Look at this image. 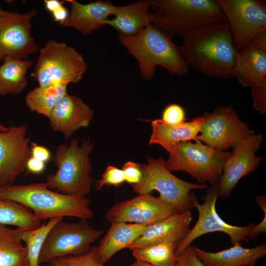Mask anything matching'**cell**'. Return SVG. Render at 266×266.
<instances>
[{
    "label": "cell",
    "mask_w": 266,
    "mask_h": 266,
    "mask_svg": "<svg viewBox=\"0 0 266 266\" xmlns=\"http://www.w3.org/2000/svg\"><path fill=\"white\" fill-rule=\"evenodd\" d=\"M182 37L179 50L189 66L211 77L233 78L237 51L227 21L202 25Z\"/></svg>",
    "instance_id": "cell-1"
},
{
    "label": "cell",
    "mask_w": 266,
    "mask_h": 266,
    "mask_svg": "<svg viewBox=\"0 0 266 266\" xmlns=\"http://www.w3.org/2000/svg\"><path fill=\"white\" fill-rule=\"evenodd\" d=\"M119 42L138 63L142 77L151 79L160 66L171 75L186 76L189 66L172 37L151 23L131 36L118 34Z\"/></svg>",
    "instance_id": "cell-2"
},
{
    "label": "cell",
    "mask_w": 266,
    "mask_h": 266,
    "mask_svg": "<svg viewBox=\"0 0 266 266\" xmlns=\"http://www.w3.org/2000/svg\"><path fill=\"white\" fill-rule=\"evenodd\" d=\"M0 198L23 204L41 221L64 217L88 220L94 216L90 200L53 191L45 182L0 186Z\"/></svg>",
    "instance_id": "cell-3"
},
{
    "label": "cell",
    "mask_w": 266,
    "mask_h": 266,
    "mask_svg": "<svg viewBox=\"0 0 266 266\" xmlns=\"http://www.w3.org/2000/svg\"><path fill=\"white\" fill-rule=\"evenodd\" d=\"M227 21L216 0H151L150 23L171 37L207 24Z\"/></svg>",
    "instance_id": "cell-4"
},
{
    "label": "cell",
    "mask_w": 266,
    "mask_h": 266,
    "mask_svg": "<svg viewBox=\"0 0 266 266\" xmlns=\"http://www.w3.org/2000/svg\"><path fill=\"white\" fill-rule=\"evenodd\" d=\"M94 144L90 138H72L69 145H59L52 160L58 168L55 173L48 175V187L58 192L86 197L91 191L94 181L91 176L90 154Z\"/></svg>",
    "instance_id": "cell-5"
},
{
    "label": "cell",
    "mask_w": 266,
    "mask_h": 266,
    "mask_svg": "<svg viewBox=\"0 0 266 266\" xmlns=\"http://www.w3.org/2000/svg\"><path fill=\"white\" fill-rule=\"evenodd\" d=\"M142 177L140 181L132 185L133 191L138 194H150L157 191L159 197L174 210L182 213L194 207L197 198L194 190H205L207 184H197L182 180L166 167L163 157L155 159L147 157V164H141Z\"/></svg>",
    "instance_id": "cell-6"
},
{
    "label": "cell",
    "mask_w": 266,
    "mask_h": 266,
    "mask_svg": "<svg viewBox=\"0 0 266 266\" xmlns=\"http://www.w3.org/2000/svg\"><path fill=\"white\" fill-rule=\"evenodd\" d=\"M39 51L32 73L39 86L77 83L87 70L83 55L64 42L50 40Z\"/></svg>",
    "instance_id": "cell-7"
},
{
    "label": "cell",
    "mask_w": 266,
    "mask_h": 266,
    "mask_svg": "<svg viewBox=\"0 0 266 266\" xmlns=\"http://www.w3.org/2000/svg\"><path fill=\"white\" fill-rule=\"evenodd\" d=\"M167 152L169 157L166 165L170 172H186L202 184L219 180L223 166L231 154L213 148L199 140L178 143Z\"/></svg>",
    "instance_id": "cell-8"
},
{
    "label": "cell",
    "mask_w": 266,
    "mask_h": 266,
    "mask_svg": "<svg viewBox=\"0 0 266 266\" xmlns=\"http://www.w3.org/2000/svg\"><path fill=\"white\" fill-rule=\"evenodd\" d=\"M103 233L102 230L93 228L86 219L73 223L61 220L48 233L40 253L39 263H49L59 258L86 254Z\"/></svg>",
    "instance_id": "cell-9"
},
{
    "label": "cell",
    "mask_w": 266,
    "mask_h": 266,
    "mask_svg": "<svg viewBox=\"0 0 266 266\" xmlns=\"http://www.w3.org/2000/svg\"><path fill=\"white\" fill-rule=\"evenodd\" d=\"M219 181L211 184L203 196V202L200 203L197 200L194 207L198 212L199 217L194 227L190 229L186 236L178 243L175 250L177 257L191 243L199 237L210 233L221 232L229 236L233 245H241L242 241L248 242L250 238V231L255 224L245 226H236L224 221L216 210Z\"/></svg>",
    "instance_id": "cell-10"
},
{
    "label": "cell",
    "mask_w": 266,
    "mask_h": 266,
    "mask_svg": "<svg viewBox=\"0 0 266 266\" xmlns=\"http://www.w3.org/2000/svg\"><path fill=\"white\" fill-rule=\"evenodd\" d=\"M229 24L237 52L256 36L266 33V6L259 0H216Z\"/></svg>",
    "instance_id": "cell-11"
},
{
    "label": "cell",
    "mask_w": 266,
    "mask_h": 266,
    "mask_svg": "<svg viewBox=\"0 0 266 266\" xmlns=\"http://www.w3.org/2000/svg\"><path fill=\"white\" fill-rule=\"evenodd\" d=\"M198 139L218 150L235 147L243 139L255 133L241 121L231 105L220 107L211 113L204 112Z\"/></svg>",
    "instance_id": "cell-12"
},
{
    "label": "cell",
    "mask_w": 266,
    "mask_h": 266,
    "mask_svg": "<svg viewBox=\"0 0 266 266\" xmlns=\"http://www.w3.org/2000/svg\"><path fill=\"white\" fill-rule=\"evenodd\" d=\"M37 12L36 8L23 13L5 11L0 18V63L5 56L27 59L39 50L31 33Z\"/></svg>",
    "instance_id": "cell-13"
},
{
    "label": "cell",
    "mask_w": 266,
    "mask_h": 266,
    "mask_svg": "<svg viewBox=\"0 0 266 266\" xmlns=\"http://www.w3.org/2000/svg\"><path fill=\"white\" fill-rule=\"evenodd\" d=\"M28 125L11 126L0 132V186L13 184L26 170L32 156Z\"/></svg>",
    "instance_id": "cell-14"
},
{
    "label": "cell",
    "mask_w": 266,
    "mask_h": 266,
    "mask_svg": "<svg viewBox=\"0 0 266 266\" xmlns=\"http://www.w3.org/2000/svg\"><path fill=\"white\" fill-rule=\"evenodd\" d=\"M264 138L255 132L243 139L233 148L226 162L218 186V195L223 199L228 197L238 182L255 170L263 159L256 155Z\"/></svg>",
    "instance_id": "cell-15"
},
{
    "label": "cell",
    "mask_w": 266,
    "mask_h": 266,
    "mask_svg": "<svg viewBox=\"0 0 266 266\" xmlns=\"http://www.w3.org/2000/svg\"><path fill=\"white\" fill-rule=\"evenodd\" d=\"M174 213L172 208L159 197L141 194L117 202L107 211L105 217L111 223L124 222L148 226Z\"/></svg>",
    "instance_id": "cell-16"
},
{
    "label": "cell",
    "mask_w": 266,
    "mask_h": 266,
    "mask_svg": "<svg viewBox=\"0 0 266 266\" xmlns=\"http://www.w3.org/2000/svg\"><path fill=\"white\" fill-rule=\"evenodd\" d=\"M233 75L244 87L266 83V33L256 36L236 52Z\"/></svg>",
    "instance_id": "cell-17"
},
{
    "label": "cell",
    "mask_w": 266,
    "mask_h": 266,
    "mask_svg": "<svg viewBox=\"0 0 266 266\" xmlns=\"http://www.w3.org/2000/svg\"><path fill=\"white\" fill-rule=\"evenodd\" d=\"M94 113L93 109L80 98L66 94L48 118L51 129L67 139L78 130L88 127Z\"/></svg>",
    "instance_id": "cell-18"
},
{
    "label": "cell",
    "mask_w": 266,
    "mask_h": 266,
    "mask_svg": "<svg viewBox=\"0 0 266 266\" xmlns=\"http://www.w3.org/2000/svg\"><path fill=\"white\" fill-rule=\"evenodd\" d=\"M70 10L63 26L72 28L83 35L91 34L106 25L113 15L116 5L110 1L98 0L86 4L75 0H67Z\"/></svg>",
    "instance_id": "cell-19"
},
{
    "label": "cell",
    "mask_w": 266,
    "mask_h": 266,
    "mask_svg": "<svg viewBox=\"0 0 266 266\" xmlns=\"http://www.w3.org/2000/svg\"><path fill=\"white\" fill-rule=\"evenodd\" d=\"M192 219L191 210L176 213L146 227L143 233L128 248H134L165 242H179L190 230Z\"/></svg>",
    "instance_id": "cell-20"
},
{
    "label": "cell",
    "mask_w": 266,
    "mask_h": 266,
    "mask_svg": "<svg viewBox=\"0 0 266 266\" xmlns=\"http://www.w3.org/2000/svg\"><path fill=\"white\" fill-rule=\"evenodd\" d=\"M204 119L203 116H198L191 121L176 125L166 124L161 119L152 120L149 143L160 145L168 151L178 143L199 140L198 137Z\"/></svg>",
    "instance_id": "cell-21"
},
{
    "label": "cell",
    "mask_w": 266,
    "mask_h": 266,
    "mask_svg": "<svg viewBox=\"0 0 266 266\" xmlns=\"http://www.w3.org/2000/svg\"><path fill=\"white\" fill-rule=\"evenodd\" d=\"M105 235L96 246L98 261L104 265L116 253L128 248L144 232L147 226L143 224L117 222L111 223Z\"/></svg>",
    "instance_id": "cell-22"
},
{
    "label": "cell",
    "mask_w": 266,
    "mask_h": 266,
    "mask_svg": "<svg viewBox=\"0 0 266 266\" xmlns=\"http://www.w3.org/2000/svg\"><path fill=\"white\" fill-rule=\"evenodd\" d=\"M195 252L205 266H247L256 265L258 259L266 255V244L244 248L236 244L217 252L205 251L194 246Z\"/></svg>",
    "instance_id": "cell-23"
},
{
    "label": "cell",
    "mask_w": 266,
    "mask_h": 266,
    "mask_svg": "<svg viewBox=\"0 0 266 266\" xmlns=\"http://www.w3.org/2000/svg\"><path fill=\"white\" fill-rule=\"evenodd\" d=\"M151 0H141L123 6H116L113 19L106 25L114 28L118 34L131 36L150 24Z\"/></svg>",
    "instance_id": "cell-24"
},
{
    "label": "cell",
    "mask_w": 266,
    "mask_h": 266,
    "mask_svg": "<svg viewBox=\"0 0 266 266\" xmlns=\"http://www.w3.org/2000/svg\"><path fill=\"white\" fill-rule=\"evenodd\" d=\"M33 63L28 59L5 56L0 65V95H18L27 87V72Z\"/></svg>",
    "instance_id": "cell-25"
},
{
    "label": "cell",
    "mask_w": 266,
    "mask_h": 266,
    "mask_svg": "<svg viewBox=\"0 0 266 266\" xmlns=\"http://www.w3.org/2000/svg\"><path fill=\"white\" fill-rule=\"evenodd\" d=\"M21 230L0 224V266H29Z\"/></svg>",
    "instance_id": "cell-26"
},
{
    "label": "cell",
    "mask_w": 266,
    "mask_h": 266,
    "mask_svg": "<svg viewBox=\"0 0 266 266\" xmlns=\"http://www.w3.org/2000/svg\"><path fill=\"white\" fill-rule=\"evenodd\" d=\"M68 84L60 83L38 86L27 94L25 103L29 109L48 118L55 106L67 93Z\"/></svg>",
    "instance_id": "cell-27"
},
{
    "label": "cell",
    "mask_w": 266,
    "mask_h": 266,
    "mask_svg": "<svg viewBox=\"0 0 266 266\" xmlns=\"http://www.w3.org/2000/svg\"><path fill=\"white\" fill-rule=\"evenodd\" d=\"M42 224L33 211L15 201L0 198V224L16 227L21 230L34 229Z\"/></svg>",
    "instance_id": "cell-28"
},
{
    "label": "cell",
    "mask_w": 266,
    "mask_h": 266,
    "mask_svg": "<svg viewBox=\"0 0 266 266\" xmlns=\"http://www.w3.org/2000/svg\"><path fill=\"white\" fill-rule=\"evenodd\" d=\"M178 243L176 241H165L131 250L136 261L158 266H174L177 261L175 250Z\"/></svg>",
    "instance_id": "cell-29"
},
{
    "label": "cell",
    "mask_w": 266,
    "mask_h": 266,
    "mask_svg": "<svg viewBox=\"0 0 266 266\" xmlns=\"http://www.w3.org/2000/svg\"><path fill=\"white\" fill-rule=\"evenodd\" d=\"M63 219L62 217L53 218L34 229L21 230V237L27 249L29 266H40L39 257L47 235L52 228Z\"/></svg>",
    "instance_id": "cell-30"
},
{
    "label": "cell",
    "mask_w": 266,
    "mask_h": 266,
    "mask_svg": "<svg viewBox=\"0 0 266 266\" xmlns=\"http://www.w3.org/2000/svg\"><path fill=\"white\" fill-rule=\"evenodd\" d=\"M96 246H92L86 254L79 256H68L59 258L51 261L53 266H104L98 260Z\"/></svg>",
    "instance_id": "cell-31"
},
{
    "label": "cell",
    "mask_w": 266,
    "mask_h": 266,
    "mask_svg": "<svg viewBox=\"0 0 266 266\" xmlns=\"http://www.w3.org/2000/svg\"><path fill=\"white\" fill-rule=\"evenodd\" d=\"M125 182L124 173L121 169L115 166H108L100 179L94 182L96 190H100L103 186L119 187Z\"/></svg>",
    "instance_id": "cell-32"
},
{
    "label": "cell",
    "mask_w": 266,
    "mask_h": 266,
    "mask_svg": "<svg viewBox=\"0 0 266 266\" xmlns=\"http://www.w3.org/2000/svg\"><path fill=\"white\" fill-rule=\"evenodd\" d=\"M161 119L170 125L181 124L186 120V113L182 106L175 103L169 104L164 108Z\"/></svg>",
    "instance_id": "cell-33"
},
{
    "label": "cell",
    "mask_w": 266,
    "mask_h": 266,
    "mask_svg": "<svg viewBox=\"0 0 266 266\" xmlns=\"http://www.w3.org/2000/svg\"><path fill=\"white\" fill-rule=\"evenodd\" d=\"M250 88L253 106L260 113L265 114L266 112V83Z\"/></svg>",
    "instance_id": "cell-34"
},
{
    "label": "cell",
    "mask_w": 266,
    "mask_h": 266,
    "mask_svg": "<svg viewBox=\"0 0 266 266\" xmlns=\"http://www.w3.org/2000/svg\"><path fill=\"white\" fill-rule=\"evenodd\" d=\"M174 266H205L197 255L194 246L189 245L177 256Z\"/></svg>",
    "instance_id": "cell-35"
},
{
    "label": "cell",
    "mask_w": 266,
    "mask_h": 266,
    "mask_svg": "<svg viewBox=\"0 0 266 266\" xmlns=\"http://www.w3.org/2000/svg\"><path fill=\"white\" fill-rule=\"evenodd\" d=\"M125 182L133 185L138 183L142 177L141 164L128 161L125 163L122 169Z\"/></svg>",
    "instance_id": "cell-36"
},
{
    "label": "cell",
    "mask_w": 266,
    "mask_h": 266,
    "mask_svg": "<svg viewBox=\"0 0 266 266\" xmlns=\"http://www.w3.org/2000/svg\"><path fill=\"white\" fill-rule=\"evenodd\" d=\"M31 150L32 156L45 163L51 157V152L48 148L33 141L31 142Z\"/></svg>",
    "instance_id": "cell-37"
},
{
    "label": "cell",
    "mask_w": 266,
    "mask_h": 266,
    "mask_svg": "<svg viewBox=\"0 0 266 266\" xmlns=\"http://www.w3.org/2000/svg\"><path fill=\"white\" fill-rule=\"evenodd\" d=\"M45 163L31 156L27 162L26 170L33 174H40L45 169Z\"/></svg>",
    "instance_id": "cell-38"
},
{
    "label": "cell",
    "mask_w": 266,
    "mask_h": 266,
    "mask_svg": "<svg viewBox=\"0 0 266 266\" xmlns=\"http://www.w3.org/2000/svg\"><path fill=\"white\" fill-rule=\"evenodd\" d=\"M51 14L54 21L59 23L62 25H63L69 15L67 9L63 5L60 6Z\"/></svg>",
    "instance_id": "cell-39"
},
{
    "label": "cell",
    "mask_w": 266,
    "mask_h": 266,
    "mask_svg": "<svg viewBox=\"0 0 266 266\" xmlns=\"http://www.w3.org/2000/svg\"><path fill=\"white\" fill-rule=\"evenodd\" d=\"M63 2L64 1H60L58 0H44V5L46 9L51 13L53 12L54 11L63 5Z\"/></svg>",
    "instance_id": "cell-40"
},
{
    "label": "cell",
    "mask_w": 266,
    "mask_h": 266,
    "mask_svg": "<svg viewBox=\"0 0 266 266\" xmlns=\"http://www.w3.org/2000/svg\"><path fill=\"white\" fill-rule=\"evenodd\" d=\"M130 266H158L144 262L136 261Z\"/></svg>",
    "instance_id": "cell-41"
},
{
    "label": "cell",
    "mask_w": 266,
    "mask_h": 266,
    "mask_svg": "<svg viewBox=\"0 0 266 266\" xmlns=\"http://www.w3.org/2000/svg\"><path fill=\"white\" fill-rule=\"evenodd\" d=\"M8 130V127H6L0 123V132L6 131Z\"/></svg>",
    "instance_id": "cell-42"
},
{
    "label": "cell",
    "mask_w": 266,
    "mask_h": 266,
    "mask_svg": "<svg viewBox=\"0 0 266 266\" xmlns=\"http://www.w3.org/2000/svg\"><path fill=\"white\" fill-rule=\"evenodd\" d=\"M5 10H2L0 5V18L4 14Z\"/></svg>",
    "instance_id": "cell-43"
},
{
    "label": "cell",
    "mask_w": 266,
    "mask_h": 266,
    "mask_svg": "<svg viewBox=\"0 0 266 266\" xmlns=\"http://www.w3.org/2000/svg\"><path fill=\"white\" fill-rule=\"evenodd\" d=\"M46 266H53L51 265V264H49L48 265H47Z\"/></svg>",
    "instance_id": "cell-44"
},
{
    "label": "cell",
    "mask_w": 266,
    "mask_h": 266,
    "mask_svg": "<svg viewBox=\"0 0 266 266\" xmlns=\"http://www.w3.org/2000/svg\"><path fill=\"white\" fill-rule=\"evenodd\" d=\"M256 266V265H250V266Z\"/></svg>",
    "instance_id": "cell-45"
}]
</instances>
